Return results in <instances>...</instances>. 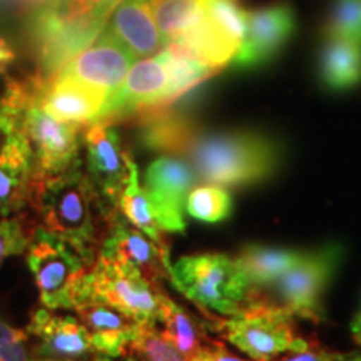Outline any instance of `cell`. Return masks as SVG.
Listing matches in <instances>:
<instances>
[{
    "mask_svg": "<svg viewBox=\"0 0 361 361\" xmlns=\"http://www.w3.org/2000/svg\"><path fill=\"white\" fill-rule=\"evenodd\" d=\"M135 117L139 141L151 151L186 154L196 135L201 133L194 121L184 112L176 111L173 104L149 107L137 112Z\"/></svg>",
    "mask_w": 361,
    "mask_h": 361,
    "instance_id": "ac0fdd59",
    "label": "cell"
},
{
    "mask_svg": "<svg viewBox=\"0 0 361 361\" xmlns=\"http://www.w3.org/2000/svg\"><path fill=\"white\" fill-rule=\"evenodd\" d=\"M196 360L201 361H247L241 356L234 355L229 351L223 343L219 341H207L204 348L201 350V353L196 356Z\"/></svg>",
    "mask_w": 361,
    "mask_h": 361,
    "instance_id": "e575fe53",
    "label": "cell"
},
{
    "mask_svg": "<svg viewBox=\"0 0 361 361\" xmlns=\"http://www.w3.org/2000/svg\"><path fill=\"white\" fill-rule=\"evenodd\" d=\"M112 8L89 0H52L27 19L37 75L51 80L102 34Z\"/></svg>",
    "mask_w": 361,
    "mask_h": 361,
    "instance_id": "7a4b0ae2",
    "label": "cell"
},
{
    "mask_svg": "<svg viewBox=\"0 0 361 361\" xmlns=\"http://www.w3.org/2000/svg\"><path fill=\"white\" fill-rule=\"evenodd\" d=\"M233 200L228 192L216 184L192 188L186 200V213L204 223H219L231 214Z\"/></svg>",
    "mask_w": 361,
    "mask_h": 361,
    "instance_id": "83f0119b",
    "label": "cell"
},
{
    "mask_svg": "<svg viewBox=\"0 0 361 361\" xmlns=\"http://www.w3.org/2000/svg\"><path fill=\"white\" fill-rule=\"evenodd\" d=\"M20 130L32 149L35 176L59 174L79 162V126L56 119L40 104L25 111Z\"/></svg>",
    "mask_w": 361,
    "mask_h": 361,
    "instance_id": "30bf717a",
    "label": "cell"
},
{
    "mask_svg": "<svg viewBox=\"0 0 361 361\" xmlns=\"http://www.w3.org/2000/svg\"><path fill=\"white\" fill-rule=\"evenodd\" d=\"M17 59V51L13 49V45L7 37H4L0 34V74H6L8 67L13 64V61Z\"/></svg>",
    "mask_w": 361,
    "mask_h": 361,
    "instance_id": "74e56055",
    "label": "cell"
},
{
    "mask_svg": "<svg viewBox=\"0 0 361 361\" xmlns=\"http://www.w3.org/2000/svg\"><path fill=\"white\" fill-rule=\"evenodd\" d=\"M219 329L226 340L252 361H273L288 351L311 345L296 335L293 316L261 306H246L231 319L221 322Z\"/></svg>",
    "mask_w": 361,
    "mask_h": 361,
    "instance_id": "ba28073f",
    "label": "cell"
},
{
    "mask_svg": "<svg viewBox=\"0 0 361 361\" xmlns=\"http://www.w3.org/2000/svg\"><path fill=\"white\" fill-rule=\"evenodd\" d=\"M25 258L40 301L49 310H78L87 303L90 263L64 239L37 228L30 236Z\"/></svg>",
    "mask_w": 361,
    "mask_h": 361,
    "instance_id": "277c9868",
    "label": "cell"
},
{
    "mask_svg": "<svg viewBox=\"0 0 361 361\" xmlns=\"http://www.w3.org/2000/svg\"><path fill=\"white\" fill-rule=\"evenodd\" d=\"M99 258L139 271L149 281L159 284L169 274V252L134 228L128 219L112 216Z\"/></svg>",
    "mask_w": 361,
    "mask_h": 361,
    "instance_id": "4fadbf2b",
    "label": "cell"
},
{
    "mask_svg": "<svg viewBox=\"0 0 361 361\" xmlns=\"http://www.w3.org/2000/svg\"><path fill=\"white\" fill-rule=\"evenodd\" d=\"M149 6L164 47L186 35L206 17L202 0H149Z\"/></svg>",
    "mask_w": 361,
    "mask_h": 361,
    "instance_id": "484cf974",
    "label": "cell"
},
{
    "mask_svg": "<svg viewBox=\"0 0 361 361\" xmlns=\"http://www.w3.org/2000/svg\"><path fill=\"white\" fill-rule=\"evenodd\" d=\"M186 154L197 179L216 186H246L276 174L281 147L255 130H226L196 135Z\"/></svg>",
    "mask_w": 361,
    "mask_h": 361,
    "instance_id": "3957f363",
    "label": "cell"
},
{
    "mask_svg": "<svg viewBox=\"0 0 361 361\" xmlns=\"http://www.w3.org/2000/svg\"><path fill=\"white\" fill-rule=\"evenodd\" d=\"M164 59L166 67H168L169 75V102L174 104L179 97L186 96L189 90L197 87L206 79L213 78L219 69L209 67L204 62L196 61V59L173 54L166 49L159 52Z\"/></svg>",
    "mask_w": 361,
    "mask_h": 361,
    "instance_id": "4316f807",
    "label": "cell"
},
{
    "mask_svg": "<svg viewBox=\"0 0 361 361\" xmlns=\"http://www.w3.org/2000/svg\"><path fill=\"white\" fill-rule=\"evenodd\" d=\"M171 281L206 310L236 316L246 308L250 284L236 259L221 252L184 256L171 264Z\"/></svg>",
    "mask_w": 361,
    "mask_h": 361,
    "instance_id": "5b68a950",
    "label": "cell"
},
{
    "mask_svg": "<svg viewBox=\"0 0 361 361\" xmlns=\"http://www.w3.org/2000/svg\"><path fill=\"white\" fill-rule=\"evenodd\" d=\"M169 102V75L161 54L134 62L124 84L107 104L106 119L133 117L144 109L166 106Z\"/></svg>",
    "mask_w": 361,
    "mask_h": 361,
    "instance_id": "9a60e30c",
    "label": "cell"
},
{
    "mask_svg": "<svg viewBox=\"0 0 361 361\" xmlns=\"http://www.w3.org/2000/svg\"><path fill=\"white\" fill-rule=\"evenodd\" d=\"M353 322H361V310H360V313L355 316V319H353Z\"/></svg>",
    "mask_w": 361,
    "mask_h": 361,
    "instance_id": "ee69618b",
    "label": "cell"
},
{
    "mask_svg": "<svg viewBox=\"0 0 361 361\" xmlns=\"http://www.w3.org/2000/svg\"><path fill=\"white\" fill-rule=\"evenodd\" d=\"M197 174L191 164L174 156H159L144 174V191L161 231L183 233L188 194Z\"/></svg>",
    "mask_w": 361,
    "mask_h": 361,
    "instance_id": "9c48e42d",
    "label": "cell"
},
{
    "mask_svg": "<svg viewBox=\"0 0 361 361\" xmlns=\"http://www.w3.org/2000/svg\"><path fill=\"white\" fill-rule=\"evenodd\" d=\"M319 75L326 89L343 92L361 84V45L328 35L319 57Z\"/></svg>",
    "mask_w": 361,
    "mask_h": 361,
    "instance_id": "7402d4cb",
    "label": "cell"
},
{
    "mask_svg": "<svg viewBox=\"0 0 361 361\" xmlns=\"http://www.w3.org/2000/svg\"><path fill=\"white\" fill-rule=\"evenodd\" d=\"M39 361H78V360H64V358H49V360H39Z\"/></svg>",
    "mask_w": 361,
    "mask_h": 361,
    "instance_id": "b9f144b4",
    "label": "cell"
},
{
    "mask_svg": "<svg viewBox=\"0 0 361 361\" xmlns=\"http://www.w3.org/2000/svg\"><path fill=\"white\" fill-rule=\"evenodd\" d=\"M34 156L20 128L0 151V218L19 211L32 194Z\"/></svg>",
    "mask_w": 361,
    "mask_h": 361,
    "instance_id": "ffe728a7",
    "label": "cell"
},
{
    "mask_svg": "<svg viewBox=\"0 0 361 361\" xmlns=\"http://www.w3.org/2000/svg\"><path fill=\"white\" fill-rule=\"evenodd\" d=\"M20 128V121L17 117L7 114L6 111L0 109V151L6 147L8 139L17 133Z\"/></svg>",
    "mask_w": 361,
    "mask_h": 361,
    "instance_id": "8d00e7d4",
    "label": "cell"
},
{
    "mask_svg": "<svg viewBox=\"0 0 361 361\" xmlns=\"http://www.w3.org/2000/svg\"><path fill=\"white\" fill-rule=\"evenodd\" d=\"M341 353H335L322 348L316 343H311L308 348L298 350V351H288L273 361H341Z\"/></svg>",
    "mask_w": 361,
    "mask_h": 361,
    "instance_id": "836d02e7",
    "label": "cell"
},
{
    "mask_svg": "<svg viewBox=\"0 0 361 361\" xmlns=\"http://www.w3.org/2000/svg\"><path fill=\"white\" fill-rule=\"evenodd\" d=\"M341 361H361V350L355 351V353H350V355H343Z\"/></svg>",
    "mask_w": 361,
    "mask_h": 361,
    "instance_id": "ab89813d",
    "label": "cell"
},
{
    "mask_svg": "<svg viewBox=\"0 0 361 361\" xmlns=\"http://www.w3.org/2000/svg\"><path fill=\"white\" fill-rule=\"evenodd\" d=\"M211 20L238 45L243 44L247 30V12L238 0H202Z\"/></svg>",
    "mask_w": 361,
    "mask_h": 361,
    "instance_id": "f546056e",
    "label": "cell"
},
{
    "mask_svg": "<svg viewBox=\"0 0 361 361\" xmlns=\"http://www.w3.org/2000/svg\"><path fill=\"white\" fill-rule=\"evenodd\" d=\"M341 250L338 246H328L316 252H308L300 263L293 266L273 283L266 284L268 290L256 288L247 293L246 306H261L283 311V313L303 318H322L319 300L331 279Z\"/></svg>",
    "mask_w": 361,
    "mask_h": 361,
    "instance_id": "8992f818",
    "label": "cell"
},
{
    "mask_svg": "<svg viewBox=\"0 0 361 361\" xmlns=\"http://www.w3.org/2000/svg\"><path fill=\"white\" fill-rule=\"evenodd\" d=\"M94 361H116L114 358H109V356H97V358L96 360H94ZM123 361H135L134 358H133V356H126V358L123 360Z\"/></svg>",
    "mask_w": 361,
    "mask_h": 361,
    "instance_id": "60d3db41",
    "label": "cell"
},
{
    "mask_svg": "<svg viewBox=\"0 0 361 361\" xmlns=\"http://www.w3.org/2000/svg\"><path fill=\"white\" fill-rule=\"evenodd\" d=\"M75 311L79 313V322L87 329L96 353L109 358L128 353L130 341L141 328L130 316L101 301H90Z\"/></svg>",
    "mask_w": 361,
    "mask_h": 361,
    "instance_id": "d6986e66",
    "label": "cell"
},
{
    "mask_svg": "<svg viewBox=\"0 0 361 361\" xmlns=\"http://www.w3.org/2000/svg\"><path fill=\"white\" fill-rule=\"evenodd\" d=\"M109 96L79 80L56 75L40 90L37 104L49 114L71 124H92L106 119Z\"/></svg>",
    "mask_w": 361,
    "mask_h": 361,
    "instance_id": "2e32d148",
    "label": "cell"
},
{
    "mask_svg": "<svg viewBox=\"0 0 361 361\" xmlns=\"http://www.w3.org/2000/svg\"><path fill=\"white\" fill-rule=\"evenodd\" d=\"M192 361H201V360H196V358H194V360H192Z\"/></svg>",
    "mask_w": 361,
    "mask_h": 361,
    "instance_id": "f6af8a7d",
    "label": "cell"
},
{
    "mask_svg": "<svg viewBox=\"0 0 361 361\" xmlns=\"http://www.w3.org/2000/svg\"><path fill=\"white\" fill-rule=\"evenodd\" d=\"M157 323L162 324V335L168 338L179 353H183L189 361L196 358L206 346V343L209 341L204 335V326L168 296L162 301Z\"/></svg>",
    "mask_w": 361,
    "mask_h": 361,
    "instance_id": "cb8c5ba5",
    "label": "cell"
},
{
    "mask_svg": "<svg viewBox=\"0 0 361 361\" xmlns=\"http://www.w3.org/2000/svg\"><path fill=\"white\" fill-rule=\"evenodd\" d=\"M90 4H94V6H101V7H109L114 11V8L119 6L123 0H89Z\"/></svg>",
    "mask_w": 361,
    "mask_h": 361,
    "instance_id": "f35d334b",
    "label": "cell"
},
{
    "mask_svg": "<svg viewBox=\"0 0 361 361\" xmlns=\"http://www.w3.org/2000/svg\"><path fill=\"white\" fill-rule=\"evenodd\" d=\"M87 149L89 178L94 188L111 204H119V197L128 183L129 168L121 137L109 121H97L87 126L84 134Z\"/></svg>",
    "mask_w": 361,
    "mask_h": 361,
    "instance_id": "5bb4252c",
    "label": "cell"
},
{
    "mask_svg": "<svg viewBox=\"0 0 361 361\" xmlns=\"http://www.w3.org/2000/svg\"><path fill=\"white\" fill-rule=\"evenodd\" d=\"M29 19L22 0H0V25L12 24L19 19Z\"/></svg>",
    "mask_w": 361,
    "mask_h": 361,
    "instance_id": "d590c367",
    "label": "cell"
},
{
    "mask_svg": "<svg viewBox=\"0 0 361 361\" xmlns=\"http://www.w3.org/2000/svg\"><path fill=\"white\" fill-rule=\"evenodd\" d=\"M128 353L135 361H189L156 324H141L137 335L130 341Z\"/></svg>",
    "mask_w": 361,
    "mask_h": 361,
    "instance_id": "f1b7e54d",
    "label": "cell"
},
{
    "mask_svg": "<svg viewBox=\"0 0 361 361\" xmlns=\"http://www.w3.org/2000/svg\"><path fill=\"white\" fill-rule=\"evenodd\" d=\"M166 295L128 266L97 259L87 278V303L101 301L130 316L139 324H157Z\"/></svg>",
    "mask_w": 361,
    "mask_h": 361,
    "instance_id": "52a82bcc",
    "label": "cell"
},
{
    "mask_svg": "<svg viewBox=\"0 0 361 361\" xmlns=\"http://www.w3.org/2000/svg\"><path fill=\"white\" fill-rule=\"evenodd\" d=\"M29 241L20 219L0 221V263L12 255H22L29 246Z\"/></svg>",
    "mask_w": 361,
    "mask_h": 361,
    "instance_id": "d6a6232c",
    "label": "cell"
},
{
    "mask_svg": "<svg viewBox=\"0 0 361 361\" xmlns=\"http://www.w3.org/2000/svg\"><path fill=\"white\" fill-rule=\"evenodd\" d=\"M27 331L37 340L34 353L40 358L80 360L96 353L87 329L72 316H57L40 308L30 318Z\"/></svg>",
    "mask_w": 361,
    "mask_h": 361,
    "instance_id": "e0dca14e",
    "label": "cell"
},
{
    "mask_svg": "<svg viewBox=\"0 0 361 361\" xmlns=\"http://www.w3.org/2000/svg\"><path fill=\"white\" fill-rule=\"evenodd\" d=\"M324 30L331 37L361 45V0H336Z\"/></svg>",
    "mask_w": 361,
    "mask_h": 361,
    "instance_id": "4dcf8cb0",
    "label": "cell"
},
{
    "mask_svg": "<svg viewBox=\"0 0 361 361\" xmlns=\"http://www.w3.org/2000/svg\"><path fill=\"white\" fill-rule=\"evenodd\" d=\"M126 161H128L129 176L124 191L119 197L121 213L124 214V218L128 219L134 228H137L139 231L146 234L149 239H152L157 246L168 250V245H166L164 238H162L161 228L157 226L154 214H152V207L151 202L147 200V194L141 186V180H139L137 164H135L133 156H130L129 152H126Z\"/></svg>",
    "mask_w": 361,
    "mask_h": 361,
    "instance_id": "d4e9b609",
    "label": "cell"
},
{
    "mask_svg": "<svg viewBox=\"0 0 361 361\" xmlns=\"http://www.w3.org/2000/svg\"><path fill=\"white\" fill-rule=\"evenodd\" d=\"M106 30L135 57H154L164 49L149 0H123L112 11Z\"/></svg>",
    "mask_w": 361,
    "mask_h": 361,
    "instance_id": "44dd1931",
    "label": "cell"
},
{
    "mask_svg": "<svg viewBox=\"0 0 361 361\" xmlns=\"http://www.w3.org/2000/svg\"><path fill=\"white\" fill-rule=\"evenodd\" d=\"M296 30L295 11L290 4H273L247 12V30L233 64L255 69L268 64L290 42Z\"/></svg>",
    "mask_w": 361,
    "mask_h": 361,
    "instance_id": "7c38bea8",
    "label": "cell"
},
{
    "mask_svg": "<svg viewBox=\"0 0 361 361\" xmlns=\"http://www.w3.org/2000/svg\"><path fill=\"white\" fill-rule=\"evenodd\" d=\"M0 75H2V74H0ZM4 84H6V80H4V82H2V79H0V96H2V90H4Z\"/></svg>",
    "mask_w": 361,
    "mask_h": 361,
    "instance_id": "7bdbcfd3",
    "label": "cell"
},
{
    "mask_svg": "<svg viewBox=\"0 0 361 361\" xmlns=\"http://www.w3.org/2000/svg\"><path fill=\"white\" fill-rule=\"evenodd\" d=\"M306 255L308 252L284 247L250 245L239 251L236 263L247 279L250 288H263L300 263Z\"/></svg>",
    "mask_w": 361,
    "mask_h": 361,
    "instance_id": "603a6c76",
    "label": "cell"
},
{
    "mask_svg": "<svg viewBox=\"0 0 361 361\" xmlns=\"http://www.w3.org/2000/svg\"><path fill=\"white\" fill-rule=\"evenodd\" d=\"M75 162L59 174L34 176L35 206L49 233L64 239L92 264L94 247L101 236L104 206L92 180Z\"/></svg>",
    "mask_w": 361,
    "mask_h": 361,
    "instance_id": "6da1fadb",
    "label": "cell"
},
{
    "mask_svg": "<svg viewBox=\"0 0 361 361\" xmlns=\"http://www.w3.org/2000/svg\"><path fill=\"white\" fill-rule=\"evenodd\" d=\"M27 333L13 328L0 316V361H32Z\"/></svg>",
    "mask_w": 361,
    "mask_h": 361,
    "instance_id": "1f68e13d",
    "label": "cell"
},
{
    "mask_svg": "<svg viewBox=\"0 0 361 361\" xmlns=\"http://www.w3.org/2000/svg\"><path fill=\"white\" fill-rule=\"evenodd\" d=\"M135 57L123 42L104 30L85 51L75 56L57 75H66L109 96V101L124 84ZM109 104V102H107ZM107 112V111H106Z\"/></svg>",
    "mask_w": 361,
    "mask_h": 361,
    "instance_id": "8fae6325",
    "label": "cell"
}]
</instances>
